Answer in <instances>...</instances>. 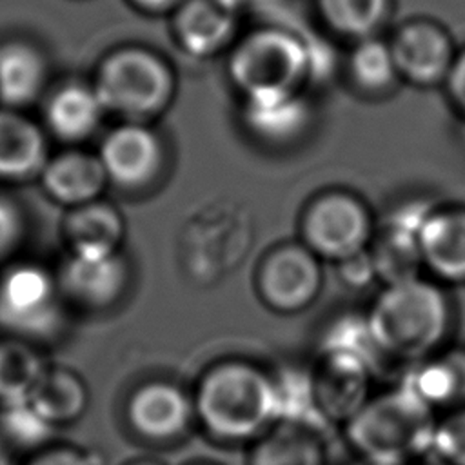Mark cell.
Instances as JSON below:
<instances>
[{"mask_svg":"<svg viewBox=\"0 0 465 465\" xmlns=\"http://www.w3.org/2000/svg\"><path fill=\"white\" fill-rule=\"evenodd\" d=\"M365 314L387 361L411 365L429 358L449 345L454 331L450 296L423 276L383 287Z\"/></svg>","mask_w":465,"mask_h":465,"instance_id":"6da1fadb","label":"cell"},{"mask_svg":"<svg viewBox=\"0 0 465 465\" xmlns=\"http://www.w3.org/2000/svg\"><path fill=\"white\" fill-rule=\"evenodd\" d=\"M194 414L222 443H252L276 423L272 372L247 360L211 365L193 394Z\"/></svg>","mask_w":465,"mask_h":465,"instance_id":"7a4b0ae2","label":"cell"},{"mask_svg":"<svg viewBox=\"0 0 465 465\" xmlns=\"http://www.w3.org/2000/svg\"><path fill=\"white\" fill-rule=\"evenodd\" d=\"M438 414L400 383L372 394L343 425L361 461L412 465L430 454Z\"/></svg>","mask_w":465,"mask_h":465,"instance_id":"3957f363","label":"cell"},{"mask_svg":"<svg viewBox=\"0 0 465 465\" xmlns=\"http://www.w3.org/2000/svg\"><path fill=\"white\" fill-rule=\"evenodd\" d=\"M307 69L302 42L278 29L249 35L231 58V76L247 102L296 94Z\"/></svg>","mask_w":465,"mask_h":465,"instance_id":"277c9868","label":"cell"},{"mask_svg":"<svg viewBox=\"0 0 465 465\" xmlns=\"http://www.w3.org/2000/svg\"><path fill=\"white\" fill-rule=\"evenodd\" d=\"M173 87L167 64L142 47H125L107 56L94 84L104 109L127 118H143L162 111Z\"/></svg>","mask_w":465,"mask_h":465,"instance_id":"5b68a950","label":"cell"},{"mask_svg":"<svg viewBox=\"0 0 465 465\" xmlns=\"http://www.w3.org/2000/svg\"><path fill=\"white\" fill-rule=\"evenodd\" d=\"M58 278L36 263H16L0 276V327L18 340H47L64 323Z\"/></svg>","mask_w":465,"mask_h":465,"instance_id":"8992f818","label":"cell"},{"mask_svg":"<svg viewBox=\"0 0 465 465\" xmlns=\"http://www.w3.org/2000/svg\"><path fill=\"white\" fill-rule=\"evenodd\" d=\"M374 232L367 205L347 191L318 194L300 218V242L322 262L338 263L367 251Z\"/></svg>","mask_w":465,"mask_h":465,"instance_id":"52a82bcc","label":"cell"},{"mask_svg":"<svg viewBox=\"0 0 465 465\" xmlns=\"http://www.w3.org/2000/svg\"><path fill=\"white\" fill-rule=\"evenodd\" d=\"M254 285L267 309L280 314L302 312L320 296L322 260L302 242L274 245L260 260Z\"/></svg>","mask_w":465,"mask_h":465,"instance_id":"ba28073f","label":"cell"},{"mask_svg":"<svg viewBox=\"0 0 465 465\" xmlns=\"http://www.w3.org/2000/svg\"><path fill=\"white\" fill-rule=\"evenodd\" d=\"M309 367L320 409L331 425H345L372 396L374 371L360 358L318 351Z\"/></svg>","mask_w":465,"mask_h":465,"instance_id":"9c48e42d","label":"cell"},{"mask_svg":"<svg viewBox=\"0 0 465 465\" xmlns=\"http://www.w3.org/2000/svg\"><path fill=\"white\" fill-rule=\"evenodd\" d=\"M127 416L133 429L151 441H171L183 436L196 418L193 396L180 385L160 380L134 391Z\"/></svg>","mask_w":465,"mask_h":465,"instance_id":"30bf717a","label":"cell"},{"mask_svg":"<svg viewBox=\"0 0 465 465\" xmlns=\"http://www.w3.org/2000/svg\"><path fill=\"white\" fill-rule=\"evenodd\" d=\"M129 282V267L118 252H71L62 265L58 283L64 296L91 307L113 305Z\"/></svg>","mask_w":465,"mask_h":465,"instance_id":"8fae6325","label":"cell"},{"mask_svg":"<svg viewBox=\"0 0 465 465\" xmlns=\"http://www.w3.org/2000/svg\"><path fill=\"white\" fill-rule=\"evenodd\" d=\"M98 156L109 180L125 189H136L158 174L162 143L151 129L127 124L105 136Z\"/></svg>","mask_w":465,"mask_h":465,"instance_id":"7c38bea8","label":"cell"},{"mask_svg":"<svg viewBox=\"0 0 465 465\" xmlns=\"http://www.w3.org/2000/svg\"><path fill=\"white\" fill-rule=\"evenodd\" d=\"M400 385L438 416L465 407V347L447 345L440 352L407 365Z\"/></svg>","mask_w":465,"mask_h":465,"instance_id":"4fadbf2b","label":"cell"},{"mask_svg":"<svg viewBox=\"0 0 465 465\" xmlns=\"http://www.w3.org/2000/svg\"><path fill=\"white\" fill-rule=\"evenodd\" d=\"M396 71L416 84H434L449 76L454 54L447 33L432 22H409L391 42Z\"/></svg>","mask_w":465,"mask_h":465,"instance_id":"5bb4252c","label":"cell"},{"mask_svg":"<svg viewBox=\"0 0 465 465\" xmlns=\"http://www.w3.org/2000/svg\"><path fill=\"white\" fill-rule=\"evenodd\" d=\"M420 251L432 280L465 285V207L434 209L420 231Z\"/></svg>","mask_w":465,"mask_h":465,"instance_id":"9a60e30c","label":"cell"},{"mask_svg":"<svg viewBox=\"0 0 465 465\" xmlns=\"http://www.w3.org/2000/svg\"><path fill=\"white\" fill-rule=\"evenodd\" d=\"M236 0H185L174 18L180 44L194 56L223 47L236 29Z\"/></svg>","mask_w":465,"mask_h":465,"instance_id":"2e32d148","label":"cell"},{"mask_svg":"<svg viewBox=\"0 0 465 465\" xmlns=\"http://www.w3.org/2000/svg\"><path fill=\"white\" fill-rule=\"evenodd\" d=\"M107 180L100 156L82 151L64 153L49 160L42 169V183L47 194L73 207L98 200Z\"/></svg>","mask_w":465,"mask_h":465,"instance_id":"e0dca14e","label":"cell"},{"mask_svg":"<svg viewBox=\"0 0 465 465\" xmlns=\"http://www.w3.org/2000/svg\"><path fill=\"white\" fill-rule=\"evenodd\" d=\"M322 434L309 429L274 423L249 443L247 465H325Z\"/></svg>","mask_w":465,"mask_h":465,"instance_id":"ac0fdd59","label":"cell"},{"mask_svg":"<svg viewBox=\"0 0 465 465\" xmlns=\"http://www.w3.org/2000/svg\"><path fill=\"white\" fill-rule=\"evenodd\" d=\"M45 163L40 129L13 111H0V178H29L42 173Z\"/></svg>","mask_w":465,"mask_h":465,"instance_id":"d6986e66","label":"cell"},{"mask_svg":"<svg viewBox=\"0 0 465 465\" xmlns=\"http://www.w3.org/2000/svg\"><path fill=\"white\" fill-rule=\"evenodd\" d=\"M276 391V423H289L322 434L331 427L323 416L311 376V367H282L272 372Z\"/></svg>","mask_w":465,"mask_h":465,"instance_id":"ffe728a7","label":"cell"},{"mask_svg":"<svg viewBox=\"0 0 465 465\" xmlns=\"http://www.w3.org/2000/svg\"><path fill=\"white\" fill-rule=\"evenodd\" d=\"M71 252H118L125 223L116 207L105 202H89L74 207L65 223Z\"/></svg>","mask_w":465,"mask_h":465,"instance_id":"44dd1931","label":"cell"},{"mask_svg":"<svg viewBox=\"0 0 465 465\" xmlns=\"http://www.w3.org/2000/svg\"><path fill=\"white\" fill-rule=\"evenodd\" d=\"M369 254L372 258L376 278L383 287L421 276L423 262L420 236L414 232L383 223L372 236Z\"/></svg>","mask_w":465,"mask_h":465,"instance_id":"7402d4cb","label":"cell"},{"mask_svg":"<svg viewBox=\"0 0 465 465\" xmlns=\"http://www.w3.org/2000/svg\"><path fill=\"white\" fill-rule=\"evenodd\" d=\"M45 82V62L40 51L25 42L0 45V100L24 105L38 96Z\"/></svg>","mask_w":465,"mask_h":465,"instance_id":"603a6c76","label":"cell"},{"mask_svg":"<svg viewBox=\"0 0 465 465\" xmlns=\"http://www.w3.org/2000/svg\"><path fill=\"white\" fill-rule=\"evenodd\" d=\"M104 111L94 87L74 84L62 87L51 96L45 118L56 136L82 140L96 129Z\"/></svg>","mask_w":465,"mask_h":465,"instance_id":"cb8c5ba5","label":"cell"},{"mask_svg":"<svg viewBox=\"0 0 465 465\" xmlns=\"http://www.w3.org/2000/svg\"><path fill=\"white\" fill-rule=\"evenodd\" d=\"M53 425L76 420L87 405L84 381L64 367H47L27 398Z\"/></svg>","mask_w":465,"mask_h":465,"instance_id":"d4e9b609","label":"cell"},{"mask_svg":"<svg viewBox=\"0 0 465 465\" xmlns=\"http://www.w3.org/2000/svg\"><path fill=\"white\" fill-rule=\"evenodd\" d=\"M318 351L341 352L360 358L374 371V374H378L381 367L387 363V360L383 358L374 341V336L367 322V314L352 312L336 316V320L325 327L320 338Z\"/></svg>","mask_w":465,"mask_h":465,"instance_id":"484cf974","label":"cell"},{"mask_svg":"<svg viewBox=\"0 0 465 465\" xmlns=\"http://www.w3.org/2000/svg\"><path fill=\"white\" fill-rule=\"evenodd\" d=\"M245 118L251 129L274 142L291 140L307 122V107L298 94L247 102Z\"/></svg>","mask_w":465,"mask_h":465,"instance_id":"4316f807","label":"cell"},{"mask_svg":"<svg viewBox=\"0 0 465 465\" xmlns=\"http://www.w3.org/2000/svg\"><path fill=\"white\" fill-rule=\"evenodd\" d=\"M45 369L42 358L22 340L0 341V401L29 398Z\"/></svg>","mask_w":465,"mask_h":465,"instance_id":"83f0119b","label":"cell"},{"mask_svg":"<svg viewBox=\"0 0 465 465\" xmlns=\"http://www.w3.org/2000/svg\"><path fill=\"white\" fill-rule=\"evenodd\" d=\"M323 20L338 33L367 38L385 20L389 0H318Z\"/></svg>","mask_w":465,"mask_h":465,"instance_id":"f1b7e54d","label":"cell"},{"mask_svg":"<svg viewBox=\"0 0 465 465\" xmlns=\"http://www.w3.org/2000/svg\"><path fill=\"white\" fill-rule=\"evenodd\" d=\"M349 67L356 85L372 93L389 89L398 74L391 45L374 38L360 42L351 54Z\"/></svg>","mask_w":465,"mask_h":465,"instance_id":"f546056e","label":"cell"},{"mask_svg":"<svg viewBox=\"0 0 465 465\" xmlns=\"http://www.w3.org/2000/svg\"><path fill=\"white\" fill-rule=\"evenodd\" d=\"M2 405H4L2 414H0L2 429L16 443L36 445V443H42L51 434L54 425L49 423L31 405V401L27 398L16 400V401H7Z\"/></svg>","mask_w":465,"mask_h":465,"instance_id":"4dcf8cb0","label":"cell"},{"mask_svg":"<svg viewBox=\"0 0 465 465\" xmlns=\"http://www.w3.org/2000/svg\"><path fill=\"white\" fill-rule=\"evenodd\" d=\"M430 454L443 465H465V407L438 416Z\"/></svg>","mask_w":465,"mask_h":465,"instance_id":"1f68e13d","label":"cell"},{"mask_svg":"<svg viewBox=\"0 0 465 465\" xmlns=\"http://www.w3.org/2000/svg\"><path fill=\"white\" fill-rule=\"evenodd\" d=\"M334 265L338 269V276H340L341 283H345L351 289L360 291V289L371 287L374 282H378L369 249L363 252H358L347 260H341Z\"/></svg>","mask_w":465,"mask_h":465,"instance_id":"d6a6232c","label":"cell"},{"mask_svg":"<svg viewBox=\"0 0 465 465\" xmlns=\"http://www.w3.org/2000/svg\"><path fill=\"white\" fill-rule=\"evenodd\" d=\"M24 236V218L20 209L0 198V258L11 254Z\"/></svg>","mask_w":465,"mask_h":465,"instance_id":"836d02e7","label":"cell"},{"mask_svg":"<svg viewBox=\"0 0 465 465\" xmlns=\"http://www.w3.org/2000/svg\"><path fill=\"white\" fill-rule=\"evenodd\" d=\"M29 465H96L93 456L78 449H51L31 460Z\"/></svg>","mask_w":465,"mask_h":465,"instance_id":"e575fe53","label":"cell"},{"mask_svg":"<svg viewBox=\"0 0 465 465\" xmlns=\"http://www.w3.org/2000/svg\"><path fill=\"white\" fill-rule=\"evenodd\" d=\"M449 87L454 102L465 113V53H461L449 73Z\"/></svg>","mask_w":465,"mask_h":465,"instance_id":"d590c367","label":"cell"},{"mask_svg":"<svg viewBox=\"0 0 465 465\" xmlns=\"http://www.w3.org/2000/svg\"><path fill=\"white\" fill-rule=\"evenodd\" d=\"M134 4H138L143 9H151V11H162L167 7H173L174 4H178L180 0H133Z\"/></svg>","mask_w":465,"mask_h":465,"instance_id":"8d00e7d4","label":"cell"},{"mask_svg":"<svg viewBox=\"0 0 465 465\" xmlns=\"http://www.w3.org/2000/svg\"><path fill=\"white\" fill-rule=\"evenodd\" d=\"M134 465H162V463H156V461H142V463H134Z\"/></svg>","mask_w":465,"mask_h":465,"instance_id":"74e56055","label":"cell"},{"mask_svg":"<svg viewBox=\"0 0 465 465\" xmlns=\"http://www.w3.org/2000/svg\"><path fill=\"white\" fill-rule=\"evenodd\" d=\"M360 465H389V463H372V461H361Z\"/></svg>","mask_w":465,"mask_h":465,"instance_id":"f35d334b","label":"cell"},{"mask_svg":"<svg viewBox=\"0 0 465 465\" xmlns=\"http://www.w3.org/2000/svg\"><path fill=\"white\" fill-rule=\"evenodd\" d=\"M0 465H4V461H2V454H0Z\"/></svg>","mask_w":465,"mask_h":465,"instance_id":"ab89813d","label":"cell"}]
</instances>
